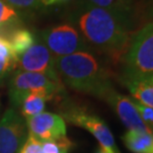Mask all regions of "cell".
I'll list each match as a JSON object with an SVG mask.
<instances>
[{"label": "cell", "mask_w": 153, "mask_h": 153, "mask_svg": "<svg viewBox=\"0 0 153 153\" xmlns=\"http://www.w3.org/2000/svg\"><path fill=\"white\" fill-rule=\"evenodd\" d=\"M88 50L104 55L118 65L138 27L131 21L106 9L84 2L72 16Z\"/></svg>", "instance_id": "1"}, {"label": "cell", "mask_w": 153, "mask_h": 153, "mask_svg": "<svg viewBox=\"0 0 153 153\" xmlns=\"http://www.w3.org/2000/svg\"><path fill=\"white\" fill-rule=\"evenodd\" d=\"M54 69L61 83L79 93L105 100L114 90L113 72L91 51L54 57Z\"/></svg>", "instance_id": "2"}, {"label": "cell", "mask_w": 153, "mask_h": 153, "mask_svg": "<svg viewBox=\"0 0 153 153\" xmlns=\"http://www.w3.org/2000/svg\"><path fill=\"white\" fill-rule=\"evenodd\" d=\"M118 65L120 80L126 87L133 84L153 85V21L132 34Z\"/></svg>", "instance_id": "3"}, {"label": "cell", "mask_w": 153, "mask_h": 153, "mask_svg": "<svg viewBox=\"0 0 153 153\" xmlns=\"http://www.w3.org/2000/svg\"><path fill=\"white\" fill-rule=\"evenodd\" d=\"M61 117L71 125L82 128L89 131L98 140L100 147L109 153H120L117 147L115 138L108 126L95 114H92L85 107L75 104L64 105Z\"/></svg>", "instance_id": "4"}, {"label": "cell", "mask_w": 153, "mask_h": 153, "mask_svg": "<svg viewBox=\"0 0 153 153\" xmlns=\"http://www.w3.org/2000/svg\"><path fill=\"white\" fill-rule=\"evenodd\" d=\"M63 90L62 83L55 82L43 74L22 70L16 71L9 82V97L15 108H19L25 96L31 92L44 91L55 97Z\"/></svg>", "instance_id": "5"}, {"label": "cell", "mask_w": 153, "mask_h": 153, "mask_svg": "<svg viewBox=\"0 0 153 153\" xmlns=\"http://www.w3.org/2000/svg\"><path fill=\"white\" fill-rule=\"evenodd\" d=\"M41 40L53 57L66 56L79 51H89L79 31L68 24L43 31Z\"/></svg>", "instance_id": "6"}, {"label": "cell", "mask_w": 153, "mask_h": 153, "mask_svg": "<svg viewBox=\"0 0 153 153\" xmlns=\"http://www.w3.org/2000/svg\"><path fill=\"white\" fill-rule=\"evenodd\" d=\"M27 123L10 108L0 120V153H17L28 137Z\"/></svg>", "instance_id": "7"}, {"label": "cell", "mask_w": 153, "mask_h": 153, "mask_svg": "<svg viewBox=\"0 0 153 153\" xmlns=\"http://www.w3.org/2000/svg\"><path fill=\"white\" fill-rule=\"evenodd\" d=\"M19 70L40 73L61 83L54 69V57L42 42L36 41L30 48L16 57Z\"/></svg>", "instance_id": "8"}, {"label": "cell", "mask_w": 153, "mask_h": 153, "mask_svg": "<svg viewBox=\"0 0 153 153\" xmlns=\"http://www.w3.org/2000/svg\"><path fill=\"white\" fill-rule=\"evenodd\" d=\"M29 134L40 141L53 140L66 135V125L62 117L56 114L43 112L26 120Z\"/></svg>", "instance_id": "9"}, {"label": "cell", "mask_w": 153, "mask_h": 153, "mask_svg": "<svg viewBox=\"0 0 153 153\" xmlns=\"http://www.w3.org/2000/svg\"><path fill=\"white\" fill-rule=\"evenodd\" d=\"M87 3L106 9L131 21L138 28L145 25L146 19H151V9L144 4H139L135 0H86Z\"/></svg>", "instance_id": "10"}, {"label": "cell", "mask_w": 153, "mask_h": 153, "mask_svg": "<svg viewBox=\"0 0 153 153\" xmlns=\"http://www.w3.org/2000/svg\"><path fill=\"white\" fill-rule=\"evenodd\" d=\"M104 101H106L112 107V109L117 113L120 120L128 128V131L151 132L142 122L132 99L118 93L114 89L109 93V95Z\"/></svg>", "instance_id": "11"}, {"label": "cell", "mask_w": 153, "mask_h": 153, "mask_svg": "<svg viewBox=\"0 0 153 153\" xmlns=\"http://www.w3.org/2000/svg\"><path fill=\"white\" fill-rule=\"evenodd\" d=\"M53 98V96L44 91H35L27 94L19 107L21 116L27 120L43 113L45 103Z\"/></svg>", "instance_id": "12"}, {"label": "cell", "mask_w": 153, "mask_h": 153, "mask_svg": "<svg viewBox=\"0 0 153 153\" xmlns=\"http://www.w3.org/2000/svg\"><path fill=\"white\" fill-rule=\"evenodd\" d=\"M123 141L133 153H153V134L151 132L128 131L123 136Z\"/></svg>", "instance_id": "13"}, {"label": "cell", "mask_w": 153, "mask_h": 153, "mask_svg": "<svg viewBox=\"0 0 153 153\" xmlns=\"http://www.w3.org/2000/svg\"><path fill=\"white\" fill-rule=\"evenodd\" d=\"M20 25V18L15 9L4 0H0V39L7 41L13 32L21 28Z\"/></svg>", "instance_id": "14"}, {"label": "cell", "mask_w": 153, "mask_h": 153, "mask_svg": "<svg viewBox=\"0 0 153 153\" xmlns=\"http://www.w3.org/2000/svg\"><path fill=\"white\" fill-rule=\"evenodd\" d=\"M6 42L9 44L13 53L17 57L35 44L36 38L29 30L21 27L13 32Z\"/></svg>", "instance_id": "15"}, {"label": "cell", "mask_w": 153, "mask_h": 153, "mask_svg": "<svg viewBox=\"0 0 153 153\" xmlns=\"http://www.w3.org/2000/svg\"><path fill=\"white\" fill-rule=\"evenodd\" d=\"M17 67V60L9 44L0 39V86L3 85L5 79Z\"/></svg>", "instance_id": "16"}, {"label": "cell", "mask_w": 153, "mask_h": 153, "mask_svg": "<svg viewBox=\"0 0 153 153\" xmlns=\"http://www.w3.org/2000/svg\"><path fill=\"white\" fill-rule=\"evenodd\" d=\"M133 99L142 105L153 109V85L150 84H133L126 87Z\"/></svg>", "instance_id": "17"}, {"label": "cell", "mask_w": 153, "mask_h": 153, "mask_svg": "<svg viewBox=\"0 0 153 153\" xmlns=\"http://www.w3.org/2000/svg\"><path fill=\"white\" fill-rule=\"evenodd\" d=\"M42 142L44 153H68L74 145L66 135L60 136L53 140H45Z\"/></svg>", "instance_id": "18"}, {"label": "cell", "mask_w": 153, "mask_h": 153, "mask_svg": "<svg viewBox=\"0 0 153 153\" xmlns=\"http://www.w3.org/2000/svg\"><path fill=\"white\" fill-rule=\"evenodd\" d=\"M132 101L139 114V116H140L142 122L144 123V125L147 126L148 128H150L151 126H153V109L149 108L147 106L142 105L141 103H139L138 101H136L134 99H132ZM149 131H150V129H149Z\"/></svg>", "instance_id": "19"}, {"label": "cell", "mask_w": 153, "mask_h": 153, "mask_svg": "<svg viewBox=\"0 0 153 153\" xmlns=\"http://www.w3.org/2000/svg\"><path fill=\"white\" fill-rule=\"evenodd\" d=\"M18 153H44L42 148V142L34 136L28 134L27 139Z\"/></svg>", "instance_id": "20"}, {"label": "cell", "mask_w": 153, "mask_h": 153, "mask_svg": "<svg viewBox=\"0 0 153 153\" xmlns=\"http://www.w3.org/2000/svg\"><path fill=\"white\" fill-rule=\"evenodd\" d=\"M4 1L14 9H33L41 5L40 0H4Z\"/></svg>", "instance_id": "21"}, {"label": "cell", "mask_w": 153, "mask_h": 153, "mask_svg": "<svg viewBox=\"0 0 153 153\" xmlns=\"http://www.w3.org/2000/svg\"><path fill=\"white\" fill-rule=\"evenodd\" d=\"M41 4L45 6H51L55 4H62V3L68 2L69 0H40Z\"/></svg>", "instance_id": "22"}, {"label": "cell", "mask_w": 153, "mask_h": 153, "mask_svg": "<svg viewBox=\"0 0 153 153\" xmlns=\"http://www.w3.org/2000/svg\"><path fill=\"white\" fill-rule=\"evenodd\" d=\"M96 153H109V152H107L106 150H104V149H102V148L100 147L98 150L96 151Z\"/></svg>", "instance_id": "23"}, {"label": "cell", "mask_w": 153, "mask_h": 153, "mask_svg": "<svg viewBox=\"0 0 153 153\" xmlns=\"http://www.w3.org/2000/svg\"><path fill=\"white\" fill-rule=\"evenodd\" d=\"M149 129H150V131H151V133H152V134H153V126H151V128H149Z\"/></svg>", "instance_id": "24"}]
</instances>
